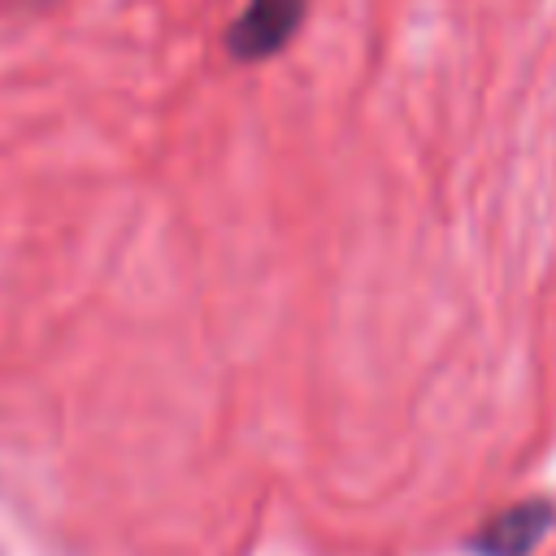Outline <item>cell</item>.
<instances>
[{
  "label": "cell",
  "instance_id": "obj_1",
  "mask_svg": "<svg viewBox=\"0 0 556 556\" xmlns=\"http://www.w3.org/2000/svg\"><path fill=\"white\" fill-rule=\"evenodd\" d=\"M300 17H304V0H248V9L235 17L226 43L239 61L274 56L300 30Z\"/></svg>",
  "mask_w": 556,
  "mask_h": 556
},
{
  "label": "cell",
  "instance_id": "obj_2",
  "mask_svg": "<svg viewBox=\"0 0 556 556\" xmlns=\"http://www.w3.org/2000/svg\"><path fill=\"white\" fill-rule=\"evenodd\" d=\"M552 521H556V513L547 500L513 504L473 534V552L478 556H530L539 547V539L552 530Z\"/></svg>",
  "mask_w": 556,
  "mask_h": 556
}]
</instances>
